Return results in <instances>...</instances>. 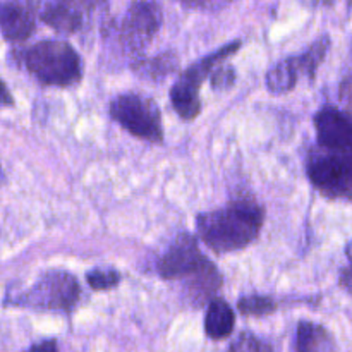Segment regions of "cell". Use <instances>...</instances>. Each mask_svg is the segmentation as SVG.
I'll return each instance as SVG.
<instances>
[{
  "instance_id": "obj_24",
  "label": "cell",
  "mask_w": 352,
  "mask_h": 352,
  "mask_svg": "<svg viewBox=\"0 0 352 352\" xmlns=\"http://www.w3.org/2000/svg\"><path fill=\"white\" fill-rule=\"evenodd\" d=\"M24 352H58L57 349V342L54 339L48 340H41V342L33 344L30 349H26Z\"/></svg>"
},
{
  "instance_id": "obj_25",
  "label": "cell",
  "mask_w": 352,
  "mask_h": 352,
  "mask_svg": "<svg viewBox=\"0 0 352 352\" xmlns=\"http://www.w3.org/2000/svg\"><path fill=\"white\" fill-rule=\"evenodd\" d=\"M3 105H14V100H10L9 89H7V86L3 88Z\"/></svg>"
},
{
  "instance_id": "obj_19",
  "label": "cell",
  "mask_w": 352,
  "mask_h": 352,
  "mask_svg": "<svg viewBox=\"0 0 352 352\" xmlns=\"http://www.w3.org/2000/svg\"><path fill=\"white\" fill-rule=\"evenodd\" d=\"M212 88L215 91H227L234 86L236 82V69L232 65L220 64L215 71L212 72Z\"/></svg>"
},
{
  "instance_id": "obj_11",
  "label": "cell",
  "mask_w": 352,
  "mask_h": 352,
  "mask_svg": "<svg viewBox=\"0 0 352 352\" xmlns=\"http://www.w3.org/2000/svg\"><path fill=\"white\" fill-rule=\"evenodd\" d=\"M38 6L33 0H7L2 3L0 23L3 40L24 41L36 30Z\"/></svg>"
},
{
  "instance_id": "obj_14",
  "label": "cell",
  "mask_w": 352,
  "mask_h": 352,
  "mask_svg": "<svg viewBox=\"0 0 352 352\" xmlns=\"http://www.w3.org/2000/svg\"><path fill=\"white\" fill-rule=\"evenodd\" d=\"M294 352H336V340L325 327L301 322L296 332Z\"/></svg>"
},
{
  "instance_id": "obj_13",
  "label": "cell",
  "mask_w": 352,
  "mask_h": 352,
  "mask_svg": "<svg viewBox=\"0 0 352 352\" xmlns=\"http://www.w3.org/2000/svg\"><path fill=\"white\" fill-rule=\"evenodd\" d=\"M234 327H236V315L229 302L219 298L212 299L205 315L206 336L213 340L227 339L234 332Z\"/></svg>"
},
{
  "instance_id": "obj_4",
  "label": "cell",
  "mask_w": 352,
  "mask_h": 352,
  "mask_svg": "<svg viewBox=\"0 0 352 352\" xmlns=\"http://www.w3.org/2000/svg\"><path fill=\"white\" fill-rule=\"evenodd\" d=\"M81 298L78 278L64 270L45 272L23 294L10 299V305L36 311L71 313Z\"/></svg>"
},
{
  "instance_id": "obj_23",
  "label": "cell",
  "mask_w": 352,
  "mask_h": 352,
  "mask_svg": "<svg viewBox=\"0 0 352 352\" xmlns=\"http://www.w3.org/2000/svg\"><path fill=\"white\" fill-rule=\"evenodd\" d=\"M339 284H340V287L347 292V294L352 296V261L347 265L346 268H342V270H340Z\"/></svg>"
},
{
  "instance_id": "obj_2",
  "label": "cell",
  "mask_w": 352,
  "mask_h": 352,
  "mask_svg": "<svg viewBox=\"0 0 352 352\" xmlns=\"http://www.w3.org/2000/svg\"><path fill=\"white\" fill-rule=\"evenodd\" d=\"M157 272L165 280H182L196 306L215 296L222 287V275L201 253L195 237L181 232L158 258Z\"/></svg>"
},
{
  "instance_id": "obj_3",
  "label": "cell",
  "mask_w": 352,
  "mask_h": 352,
  "mask_svg": "<svg viewBox=\"0 0 352 352\" xmlns=\"http://www.w3.org/2000/svg\"><path fill=\"white\" fill-rule=\"evenodd\" d=\"M21 62L40 82L69 88L81 81L82 64L72 45L62 40H43L21 52Z\"/></svg>"
},
{
  "instance_id": "obj_12",
  "label": "cell",
  "mask_w": 352,
  "mask_h": 352,
  "mask_svg": "<svg viewBox=\"0 0 352 352\" xmlns=\"http://www.w3.org/2000/svg\"><path fill=\"white\" fill-rule=\"evenodd\" d=\"M40 19L62 34H74L85 24V17L76 12L67 0H48L40 10Z\"/></svg>"
},
{
  "instance_id": "obj_16",
  "label": "cell",
  "mask_w": 352,
  "mask_h": 352,
  "mask_svg": "<svg viewBox=\"0 0 352 352\" xmlns=\"http://www.w3.org/2000/svg\"><path fill=\"white\" fill-rule=\"evenodd\" d=\"M237 309L246 316H267L277 309V302L267 296H244L237 302Z\"/></svg>"
},
{
  "instance_id": "obj_21",
  "label": "cell",
  "mask_w": 352,
  "mask_h": 352,
  "mask_svg": "<svg viewBox=\"0 0 352 352\" xmlns=\"http://www.w3.org/2000/svg\"><path fill=\"white\" fill-rule=\"evenodd\" d=\"M105 2H107V0H67L69 6H71L72 9L76 10V12L81 14L85 19H86V16H88V14H91L93 10L98 9V7L103 6Z\"/></svg>"
},
{
  "instance_id": "obj_17",
  "label": "cell",
  "mask_w": 352,
  "mask_h": 352,
  "mask_svg": "<svg viewBox=\"0 0 352 352\" xmlns=\"http://www.w3.org/2000/svg\"><path fill=\"white\" fill-rule=\"evenodd\" d=\"M122 280V275L113 268H93L86 274V282L93 291H109L116 289Z\"/></svg>"
},
{
  "instance_id": "obj_26",
  "label": "cell",
  "mask_w": 352,
  "mask_h": 352,
  "mask_svg": "<svg viewBox=\"0 0 352 352\" xmlns=\"http://www.w3.org/2000/svg\"><path fill=\"white\" fill-rule=\"evenodd\" d=\"M346 254L347 258H349V261H352V241L349 244H347V250H346Z\"/></svg>"
},
{
  "instance_id": "obj_5",
  "label": "cell",
  "mask_w": 352,
  "mask_h": 352,
  "mask_svg": "<svg viewBox=\"0 0 352 352\" xmlns=\"http://www.w3.org/2000/svg\"><path fill=\"white\" fill-rule=\"evenodd\" d=\"M241 48V41H230L226 47L219 48L213 54L199 58L192 65H189L175 85L170 88V102L177 116L184 120H192L201 112V98H199V88L206 76H212V72L219 67L220 64L227 60L230 55L236 54Z\"/></svg>"
},
{
  "instance_id": "obj_22",
  "label": "cell",
  "mask_w": 352,
  "mask_h": 352,
  "mask_svg": "<svg viewBox=\"0 0 352 352\" xmlns=\"http://www.w3.org/2000/svg\"><path fill=\"white\" fill-rule=\"evenodd\" d=\"M339 98L340 102H342V105L347 109V112L352 113V76H349V78H346L340 82Z\"/></svg>"
},
{
  "instance_id": "obj_1",
  "label": "cell",
  "mask_w": 352,
  "mask_h": 352,
  "mask_svg": "<svg viewBox=\"0 0 352 352\" xmlns=\"http://www.w3.org/2000/svg\"><path fill=\"white\" fill-rule=\"evenodd\" d=\"M263 220V206L251 199H236L223 208L199 213L196 230L210 250L226 254L254 243L261 232Z\"/></svg>"
},
{
  "instance_id": "obj_10",
  "label": "cell",
  "mask_w": 352,
  "mask_h": 352,
  "mask_svg": "<svg viewBox=\"0 0 352 352\" xmlns=\"http://www.w3.org/2000/svg\"><path fill=\"white\" fill-rule=\"evenodd\" d=\"M320 146L352 155V113L336 107H323L315 116Z\"/></svg>"
},
{
  "instance_id": "obj_9",
  "label": "cell",
  "mask_w": 352,
  "mask_h": 352,
  "mask_svg": "<svg viewBox=\"0 0 352 352\" xmlns=\"http://www.w3.org/2000/svg\"><path fill=\"white\" fill-rule=\"evenodd\" d=\"M330 48V38L322 36L313 41L308 50L302 52L296 57H287L284 60L277 62L267 74V88L274 95H284L292 91L299 81V76H306L309 81H313L316 71L325 60L327 52Z\"/></svg>"
},
{
  "instance_id": "obj_18",
  "label": "cell",
  "mask_w": 352,
  "mask_h": 352,
  "mask_svg": "<svg viewBox=\"0 0 352 352\" xmlns=\"http://www.w3.org/2000/svg\"><path fill=\"white\" fill-rule=\"evenodd\" d=\"M227 352H275L274 347L268 346L267 342H263L261 339H258L256 336L250 332H244L230 344V347Z\"/></svg>"
},
{
  "instance_id": "obj_8",
  "label": "cell",
  "mask_w": 352,
  "mask_h": 352,
  "mask_svg": "<svg viewBox=\"0 0 352 352\" xmlns=\"http://www.w3.org/2000/svg\"><path fill=\"white\" fill-rule=\"evenodd\" d=\"M164 12L155 0H134L124 12L117 34L124 50L131 55H141L153 41L162 28Z\"/></svg>"
},
{
  "instance_id": "obj_20",
  "label": "cell",
  "mask_w": 352,
  "mask_h": 352,
  "mask_svg": "<svg viewBox=\"0 0 352 352\" xmlns=\"http://www.w3.org/2000/svg\"><path fill=\"white\" fill-rule=\"evenodd\" d=\"M186 9L203 10V12H215V10L226 9L236 0H177Z\"/></svg>"
},
{
  "instance_id": "obj_7",
  "label": "cell",
  "mask_w": 352,
  "mask_h": 352,
  "mask_svg": "<svg viewBox=\"0 0 352 352\" xmlns=\"http://www.w3.org/2000/svg\"><path fill=\"white\" fill-rule=\"evenodd\" d=\"M306 174L325 198L352 201V155L330 150L313 153Z\"/></svg>"
},
{
  "instance_id": "obj_15",
  "label": "cell",
  "mask_w": 352,
  "mask_h": 352,
  "mask_svg": "<svg viewBox=\"0 0 352 352\" xmlns=\"http://www.w3.org/2000/svg\"><path fill=\"white\" fill-rule=\"evenodd\" d=\"M179 58L174 52H164V54L157 55L151 58H141L134 64V72L143 79H158L167 78L168 74L177 69Z\"/></svg>"
},
{
  "instance_id": "obj_6",
  "label": "cell",
  "mask_w": 352,
  "mask_h": 352,
  "mask_svg": "<svg viewBox=\"0 0 352 352\" xmlns=\"http://www.w3.org/2000/svg\"><path fill=\"white\" fill-rule=\"evenodd\" d=\"M109 112L134 138L150 143L164 141L162 112L155 100L141 93H122L110 102Z\"/></svg>"
}]
</instances>
